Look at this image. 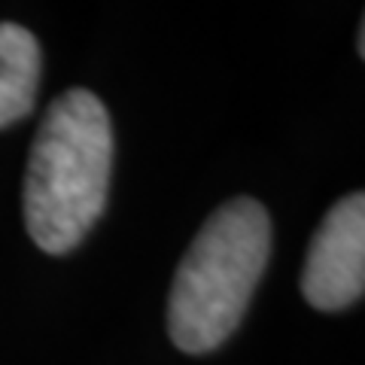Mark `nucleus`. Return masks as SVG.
Here are the masks:
<instances>
[{"instance_id": "nucleus-3", "label": "nucleus", "mask_w": 365, "mask_h": 365, "mask_svg": "<svg viewBox=\"0 0 365 365\" xmlns=\"http://www.w3.org/2000/svg\"><path fill=\"white\" fill-rule=\"evenodd\" d=\"M365 292V195L353 192L311 237L302 271V295L317 311H347Z\"/></svg>"}, {"instance_id": "nucleus-1", "label": "nucleus", "mask_w": 365, "mask_h": 365, "mask_svg": "<svg viewBox=\"0 0 365 365\" xmlns=\"http://www.w3.org/2000/svg\"><path fill=\"white\" fill-rule=\"evenodd\" d=\"M113 177L110 113L88 88L55 98L31 143L25 174V225L43 253L64 256L107 210Z\"/></svg>"}, {"instance_id": "nucleus-5", "label": "nucleus", "mask_w": 365, "mask_h": 365, "mask_svg": "<svg viewBox=\"0 0 365 365\" xmlns=\"http://www.w3.org/2000/svg\"><path fill=\"white\" fill-rule=\"evenodd\" d=\"M356 52L365 55V25H359V34H356Z\"/></svg>"}, {"instance_id": "nucleus-2", "label": "nucleus", "mask_w": 365, "mask_h": 365, "mask_svg": "<svg viewBox=\"0 0 365 365\" xmlns=\"http://www.w3.org/2000/svg\"><path fill=\"white\" fill-rule=\"evenodd\" d=\"M271 256V216L232 198L201 225L180 259L168 299V335L192 356L222 347L250 307Z\"/></svg>"}, {"instance_id": "nucleus-4", "label": "nucleus", "mask_w": 365, "mask_h": 365, "mask_svg": "<svg viewBox=\"0 0 365 365\" xmlns=\"http://www.w3.org/2000/svg\"><path fill=\"white\" fill-rule=\"evenodd\" d=\"M40 71L37 37L16 21H0V128L21 122L34 110Z\"/></svg>"}]
</instances>
